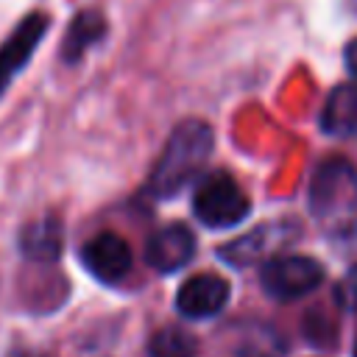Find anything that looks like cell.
<instances>
[{
  "label": "cell",
  "instance_id": "6da1fadb",
  "mask_svg": "<svg viewBox=\"0 0 357 357\" xmlns=\"http://www.w3.org/2000/svg\"><path fill=\"white\" fill-rule=\"evenodd\" d=\"M212 145H215V134L204 120L178 123L148 176V192L159 201L178 195L204 170Z\"/></svg>",
  "mask_w": 357,
  "mask_h": 357
},
{
  "label": "cell",
  "instance_id": "7a4b0ae2",
  "mask_svg": "<svg viewBox=\"0 0 357 357\" xmlns=\"http://www.w3.org/2000/svg\"><path fill=\"white\" fill-rule=\"evenodd\" d=\"M310 212L329 237L357 231V167L346 159H326L310 181Z\"/></svg>",
  "mask_w": 357,
  "mask_h": 357
},
{
  "label": "cell",
  "instance_id": "3957f363",
  "mask_svg": "<svg viewBox=\"0 0 357 357\" xmlns=\"http://www.w3.org/2000/svg\"><path fill=\"white\" fill-rule=\"evenodd\" d=\"M192 212L204 226L226 229V226L240 223L251 212V201L229 173L218 170V173H209L195 187Z\"/></svg>",
  "mask_w": 357,
  "mask_h": 357
},
{
  "label": "cell",
  "instance_id": "277c9868",
  "mask_svg": "<svg viewBox=\"0 0 357 357\" xmlns=\"http://www.w3.org/2000/svg\"><path fill=\"white\" fill-rule=\"evenodd\" d=\"M259 282H262V290L271 298L293 301V298H301V296L312 293L324 282V268L312 257L282 254V257H271L262 265Z\"/></svg>",
  "mask_w": 357,
  "mask_h": 357
},
{
  "label": "cell",
  "instance_id": "5b68a950",
  "mask_svg": "<svg viewBox=\"0 0 357 357\" xmlns=\"http://www.w3.org/2000/svg\"><path fill=\"white\" fill-rule=\"evenodd\" d=\"M47 28H50V17L42 14V11H31L28 17H22L14 25L8 39L0 45V98L11 86L17 73L31 61V56L39 47L42 36L47 33Z\"/></svg>",
  "mask_w": 357,
  "mask_h": 357
},
{
  "label": "cell",
  "instance_id": "8992f818",
  "mask_svg": "<svg viewBox=\"0 0 357 357\" xmlns=\"http://www.w3.org/2000/svg\"><path fill=\"white\" fill-rule=\"evenodd\" d=\"M81 262L95 279L114 284L131 271V248L117 231H98L84 243Z\"/></svg>",
  "mask_w": 357,
  "mask_h": 357
},
{
  "label": "cell",
  "instance_id": "52a82bcc",
  "mask_svg": "<svg viewBox=\"0 0 357 357\" xmlns=\"http://www.w3.org/2000/svg\"><path fill=\"white\" fill-rule=\"evenodd\" d=\"M229 301V282L218 273H195L176 293V310L184 318H212Z\"/></svg>",
  "mask_w": 357,
  "mask_h": 357
},
{
  "label": "cell",
  "instance_id": "ba28073f",
  "mask_svg": "<svg viewBox=\"0 0 357 357\" xmlns=\"http://www.w3.org/2000/svg\"><path fill=\"white\" fill-rule=\"evenodd\" d=\"M195 254V234L184 223H170L148 237L145 262L159 273H173L184 268Z\"/></svg>",
  "mask_w": 357,
  "mask_h": 357
},
{
  "label": "cell",
  "instance_id": "9c48e42d",
  "mask_svg": "<svg viewBox=\"0 0 357 357\" xmlns=\"http://www.w3.org/2000/svg\"><path fill=\"white\" fill-rule=\"evenodd\" d=\"M293 237H296V226H290V223H265V226L226 243L220 248V259H226L234 268H243V265H251V262L268 257L271 251L282 248Z\"/></svg>",
  "mask_w": 357,
  "mask_h": 357
},
{
  "label": "cell",
  "instance_id": "30bf717a",
  "mask_svg": "<svg viewBox=\"0 0 357 357\" xmlns=\"http://www.w3.org/2000/svg\"><path fill=\"white\" fill-rule=\"evenodd\" d=\"M229 335H231L226 349L229 357H282L284 351L279 332L271 329L268 324H257V321L237 324L231 326Z\"/></svg>",
  "mask_w": 357,
  "mask_h": 357
},
{
  "label": "cell",
  "instance_id": "8fae6325",
  "mask_svg": "<svg viewBox=\"0 0 357 357\" xmlns=\"http://www.w3.org/2000/svg\"><path fill=\"white\" fill-rule=\"evenodd\" d=\"M321 128L329 137H357V81L329 92L321 109Z\"/></svg>",
  "mask_w": 357,
  "mask_h": 357
},
{
  "label": "cell",
  "instance_id": "7c38bea8",
  "mask_svg": "<svg viewBox=\"0 0 357 357\" xmlns=\"http://www.w3.org/2000/svg\"><path fill=\"white\" fill-rule=\"evenodd\" d=\"M109 25H106V17L100 11H78L64 33V42H61V59L67 64H75L84 59V53L89 47H95L98 42H103Z\"/></svg>",
  "mask_w": 357,
  "mask_h": 357
},
{
  "label": "cell",
  "instance_id": "4fadbf2b",
  "mask_svg": "<svg viewBox=\"0 0 357 357\" xmlns=\"http://www.w3.org/2000/svg\"><path fill=\"white\" fill-rule=\"evenodd\" d=\"M20 251L28 259H36V262L56 259L59 251H61V226H59V220L56 218H42V220L28 223L20 234Z\"/></svg>",
  "mask_w": 357,
  "mask_h": 357
},
{
  "label": "cell",
  "instance_id": "5bb4252c",
  "mask_svg": "<svg viewBox=\"0 0 357 357\" xmlns=\"http://www.w3.org/2000/svg\"><path fill=\"white\" fill-rule=\"evenodd\" d=\"M198 340L178 326H162L148 340V357H195Z\"/></svg>",
  "mask_w": 357,
  "mask_h": 357
},
{
  "label": "cell",
  "instance_id": "9a60e30c",
  "mask_svg": "<svg viewBox=\"0 0 357 357\" xmlns=\"http://www.w3.org/2000/svg\"><path fill=\"white\" fill-rule=\"evenodd\" d=\"M335 298L340 304V310L346 312H357V265H351L346 271V276L340 279L337 290H335Z\"/></svg>",
  "mask_w": 357,
  "mask_h": 357
},
{
  "label": "cell",
  "instance_id": "2e32d148",
  "mask_svg": "<svg viewBox=\"0 0 357 357\" xmlns=\"http://www.w3.org/2000/svg\"><path fill=\"white\" fill-rule=\"evenodd\" d=\"M343 56H346V67H349V73L357 78V36H354V39L346 45Z\"/></svg>",
  "mask_w": 357,
  "mask_h": 357
},
{
  "label": "cell",
  "instance_id": "e0dca14e",
  "mask_svg": "<svg viewBox=\"0 0 357 357\" xmlns=\"http://www.w3.org/2000/svg\"><path fill=\"white\" fill-rule=\"evenodd\" d=\"M354 357H357V343H354Z\"/></svg>",
  "mask_w": 357,
  "mask_h": 357
}]
</instances>
